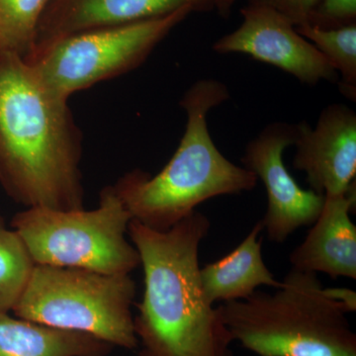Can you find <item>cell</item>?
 <instances>
[{
  "instance_id": "9c48e42d",
  "label": "cell",
  "mask_w": 356,
  "mask_h": 356,
  "mask_svg": "<svg viewBox=\"0 0 356 356\" xmlns=\"http://www.w3.org/2000/svg\"><path fill=\"white\" fill-rule=\"evenodd\" d=\"M241 13L242 24L213 44L216 53L250 56L309 86L339 81V74L327 58L282 14L269 7L254 6L243 7Z\"/></svg>"
},
{
  "instance_id": "4fadbf2b",
  "label": "cell",
  "mask_w": 356,
  "mask_h": 356,
  "mask_svg": "<svg viewBox=\"0 0 356 356\" xmlns=\"http://www.w3.org/2000/svg\"><path fill=\"white\" fill-rule=\"evenodd\" d=\"M262 231L264 227L259 220L235 250L200 267L201 284L211 304L243 300L259 287L276 289L282 285V281L276 280L262 259L259 238Z\"/></svg>"
},
{
  "instance_id": "44dd1931",
  "label": "cell",
  "mask_w": 356,
  "mask_h": 356,
  "mask_svg": "<svg viewBox=\"0 0 356 356\" xmlns=\"http://www.w3.org/2000/svg\"><path fill=\"white\" fill-rule=\"evenodd\" d=\"M236 0H213V8L216 9L222 17L227 18Z\"/></svg>"
},
{
  "instance_id": "277c9868",
  "label": "cell",
  "mask_w": 356,
  "mask_h": 356,
  "mask_svg": "<svg viewBox=\"0 0 356 356\" xmlns=\"http://www.w3.org/2000/svg\"><path fill=\"white\" fill-rule=\"evenodd\" d=\"M218 308L233 343L257 356H356L350 311L317 273L291 268L275 291Z\"/></svg>"
},
{
  "instance_id": "3957f363",
  "label": "cell",
  "mask_w": 356,
  "mask_h": 356,
  "mask_svg": "<svg viewBox=\"0 0 356 356\" xmlns=\"http://www.w3.org/2000/svg\"><path fill=\"white\" fill-rule=\"evenodd\" d=\"M229 98L226 84L214 79H199L187 89L179 102L186 125L170 161L154 177L135 170L112 185L132 220L165 232L205 201L254 189L257 177L229 161L208 130V113Z\"/></svg>"
},
{
  "instance_id": "e0dca14e",
  "label": "cell",
  "mask_w": 356,
  "mask_h": 356,
  "mask_svg": "<svg viewBox=\"0 0 356 356\" xmlns=\"http://www.w3.org/2000/svg\"><path fill=\"white\" fill-rule=\"evenodd\" d=\"M50 0H0V51L23 58L34 47L37 30Z\"/></svg>"
},
{
  "instance_id": "9a60e30c",
  "label": "cell",
  "mask_w": 356,
  "mask_h": 356,
  "mask_svg": "<svg viewBox=\"0 0 356 356\" xmlns=\"http://www.w3.org/2000/svg\"><path fill=\"white\" fill-rule=\"evenodd\" d=\"M311 42L339 74V90L353 102L356 100V22L332 29L304 24L296 27Z\"/></svg>"
},
{
  "instance_id": "ba28073f",
  "label": "cell",
  "mask_w": 356,
  "mask_h": 356,
  "mask_svg": "<svg viewBox=\"0 0 356 356\" xmlns=\"http://www.w3.org/2000/svg\"><path fill=\"white\" fill-rule=\"evenodd\" d=\"M296 135V124H269L248 142L241 159L266 187L267 209L261 221L273 243H284L297 229L312 226L324 207L325 195L300 187L283 161Z\"/></svg>"
},
{
  "instance_id": "7c38bea8",
  "label": "cell",
  "mask_w": 356,
  "mask_h": 356,
  "mask_svg": "<svg viewBox=\"0 0 356 356\" xmlns=\"http://www.w3.org/2000/svg\"><path fill=\"white\" fill-rule=\"evenodd\" d=\"M325 197L317 221L290 254V264L297 270L355 280L356 227L350 219L355 208V184L343 195Z\"/></svg>"
},
{
  "instance_id": "30bf717a",
  "label": "cell",
  "mask_w": 356,
  "mask_h": 356,
  "mask_svg": "<svg viewBox=\"0 0 356 356\" xmlns=\"http://www.w3.org/2000/svg\"><path fill=\"white\" fill-rule=\"evenodd\" d=\"M293 168L306 173L311 191L325 196L348 193L355 184L356 114L334 103L321 112L315 127L296 124Z\"/></svg>"
},
{
  "instance_id": "52a82bcc",
  "label": "cell",
  "mask_w": 356,
  "mask_h": 356,
  "mask_svg": "<svg viewBox=\"0 0 356 356\" xmlns=\"http://www.w3.org/2000/svg\"><path fill=\"white\" fill-rule=\"evenodd\" d=\"M201 10L189 3L161 17L76 33L44 44L24 58L50 90L69 100L95 83L137 69L156 46Z\"/></svg>"
},
{
  "instance_id": "ffe728a7",
  "label": "cell",
  "mask_w": 356,
  "mask_h": 356,
  "mask_svg": "<svg viewBox=\"0 0 356 356\" xmlns=\"http://www.w3.org/2000/svg\"><path fill=\"white\" fill-rule=\"evenodd\" d=\"M327 291L337 301L343 304L350 313L356 311V293L348 288H327Z\"/></svg>"
},
{
  "instance_id": "d6986e66",
  "label": "cell",
  "mask_w": 356,
  "mask_h": 356,
  "mask_svg": "<svg viewBox=\"0 0 356 356\" xmlns=\"http://www.w3.org/2000/svg\"><path fill=\"white\" fill-rule=\"evenodd\" d=\"M320 0H248V6L273 8L287 18L295 27L308 24Z\"/></svg>"
},
{
  "instance_id": "5b68a950",
  "label": "cell",
  "mask_w": 356,
  "mask_h": 356,
  "mask_svg": "<svg viewBox=\"0 0 356 356\" xmlns=\"http://www.w3.org/2000/svg\"><path fill=\"white\" fill-rule=\"evenodd\" d=\"M135 297L130 274L36 264L13 311L23 320L134 350L139 344L131 312Z\"/></svg>"
},
{
  "instance_id": "ac0fdd59",
  "label": "cell",
  "mask_w": 356,
  "mask_h": 356,
  "mask_svg": "<svg viewBox=\"0 0 356 356\" xmlns=\"http://www.w3.org/2000/svg\"><path fill=\"white\" fill-rule=\"evenodd\" d=\"M356 0H320L308 24L324 29L355 23Z\"/></svg>"
},
{
  "instance_id": "2e32d148",
  "label": "cell",
  "mask_w": 356,
  "mask_h": 356,
  "mask_svg": "<svg viewBox=\"0 0 356 356\" xmlns=\"http://www.w3.org/2000/svg\"><path fill=\"white\" fill-rule=\"evenodd\" d=\"M35 266L22 238L0 218V313L13 310Z\"/></svg>"
},
{
  "instance_id": "5bb4252c",
  "label": "cell",
  "mask_w": 356,
  "mask_h": 356,
  "mask_svg": "<svg viewBox=\"0 0 356 356\" xmlns=\"http://www.w3.org/2000/svg\"><path fill=\"white\" fill-rule=\"evenodd\" d=\"M111 346L89 334L0 313V356H99Z\"/></svg>"
},
{
  "instance_id": "7a4b0ae2",
  "label": "cell",
  "mask_w": 356,
  "mask_h": 356,
  "mask_svg": "<svg viewBox=\"0 0 356 356\" xmlns=\"http://www.w3.org/2000/svg\"><path fill=\"white\" fill-rule=\"evenodd\" d=\"M210 228L198 211L165 232L135 220L129 224L144 270V294L134 318L140 356H233L219 308L201 284L199 248Z\"/></svg>"
},
{
  "instance_id": "8fae6325",
  "label": "cell",
  "mask_w": 356,
  "mask_h": 356,
  "mask_svg": "<svg viewBox=\"0 0 356 356\" xmlns=\"http://www.w3.org/2000/svg\"><path fill=\"white\" fill-rule=\"evenodd\" d=\"M189 3L214 9L213 0H50L31 51L69 35L161 17Z\"/></svg>"
},
{
  "instance_id": "8992f818",
  "label": "cell",
  "mask_w": 356,
  "mask_h": 356,
  "mask_svg": "<svg viewBox=\"0 0 356 356\" xmlns=\"http://www.w3.org/2000/svg\"><path fill=\"white\" fill-rule=\"evenodd\" d=\"M131 221L111 185L100 192L95 210L30 207L15 214L11 228L22 238L35 264L130 274L140 266L137 248L126 238Z\"/></svg>"
},
{
  "instance_id": "6da1fadb",
  "label": "cell",
  "mask_w": 356,
  "mask_h": 356,
  "mask_svg": "<svg viewBox=\"0 0 356 356\" xmlns=\"http://www.w3.org/2000/svg\"><path fill=\"white\" fill-rule=\"evenodd\" d=\"M67 102L0 51V184L27 208L84 209L83 134Z\"/></svg>"
}]
</instances>
